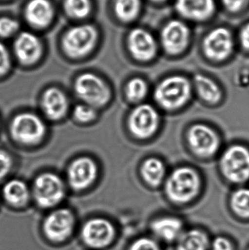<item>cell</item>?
<instances>
[{
    "label": "cell",
    "instance_id": "obj_1",
    "mask_svg": "<svg viewBox=\"0 0 249 250\" xmlns=\"http://www.w3.org/2000/svg\"><path fill=\"white\" fill-rule=\"evenodd\" d=\"M200 179L192 169L181 167L173 172L168 179L166 192L171 201L187 203L191 201L198 192Z\"/></svg>",
    "mask_w": 249,
    "mask_h": 250
},
{
    "label": "cell",
    "instance_id": "obj_2",
    "mask_svg": "<svg viewBox=\"0 0 249 250\" xmlns=\"http://www.w3.org/2000/svg\"><path fill=\"white\" fill-rule=\"evenodd\" d=\"M191 93L188 81L181 76H172L162 82L155 91V99L167 109H175L186 104Z\"/></svg>",
    "mask_w": 249,
    "mask_h": 250
},
{
    "label": "cell",
    "instance_id": "obj_3",
    "mask_svg": "<svg viewBox=\"0 0 249 250\" xmlns=\"http://www.w3.org/2000/svg\"><path fill=\"white\" fill-rule=\"evenodd\" d=\"M224 174L231 182L244 184L249 181V148L244 145L230 147L221 161Z\"/></svg>",
    "mask_w": 249,
    "mask_h": 250
},
{
    "label": "cell",
    "instance_id": "obj_4",
    "mask_svg": "<svg viewBox=\"0 0 249 250\" xmlns=\"http://www.w3.org/2000/svg\"><path fill=\"white\" fill-rule=\"evenodd\" d=\"M97 32L92 25H80L69 29L63 38V48L67 55L79 58L89 54L95 46Z\"/></svg>",
    "mask_w": 249,
    "mask_h": 250
},
{
    "label": "cell",
    "instance_id": "obj_5",
    "mask_svg": "<svg viewBox=\"0 0 249 250\" xmlns=\"http://www.w3.org/2000/svg\"><path fill=\"white\" fill-rule=\"evenodd\" d=\"M75 89L77 96L92 107L102 106L110 99L109 89L105 82L92 73L79 76Z\"/></svg>",
    "mask_w": 249,
    "mask_h": 250
},
{
    "label": "cell",
    "instance_id": "obj_6",
    "mask_svg": "<svg viewBox=\"0 0 249 250\" xmlns=\"http://www.w3.org/2000/svg\"><path fill=\"white\" fill-rule=\"evenodd\" d=\"M13 138L24 144L39 142L45 133L43 122L32 114H21L15 117L11 125Z\"/></svg>",
    "mask_w": 249,
    "mask_h": 250
},
{
    "label": "cell",
    "instance_id": "obj_7",
    "mask_svg": "<svg viewBox=\"0 0 249 250\" xmlns=\"http://www.w3.org/2000/svg\"><path fill=\"white\" fill-rule=\"evenodd\" d=\"M34 192L37 202L40 207H54L64 197V185L57 175L44 173L35 181Z\"/></svg>",
    "mask_w": 249,
    "mask_h": 250
},
{
    "label": "cell",
    "instance_id": "obj_8",
    "mask_svg": "<svg viewBox=\"0 0 249 250\" xmlns=\"http://www.w3.org/2000/svg\"><path fill=\"white\" fill-rule=\"evenodd\" d=\"M234 41L230 31L225 28L213 29L205 38L203 49L209 59L222 61L233 51Z\"/></svg>",
    "mask_w": 249,
    "mask_h": 250
},
{
    "label": "cell",
    "instance_id": "obj_9",
    "mask_svg": "<svg viewBox=\"0 0 249 250\" xmlns=\"http://www.w3.org/2000/svg\"><path fill=\"white\" fill-rule=\"evenodd\" d=\"M159 125V116L156 110L149 105L137 107L132 112L129 120L130 130L138 138H146L154 133Z\"/></svg>",
    "mask_w": 249,
    "mask_h": 250
},
{
    "label": "cell",
    "instance_id": "obj_10",
    "mask_svg": "<svg viewBox=\"0 0 249 250\" xmlns=\"http://www.w3.org/2000/svg\"><path fill=\"white\" fill-rule=\"evenodd\" d=\"M190 30L180 21H171L164 27L161 35L162 46L169 54H178L187 47Z\"/></svg>",
    "mask_w": 249,
    "mask_h": 250
},
{
    "label": "cell",
    "instance_id": "obj_11",
    "mask_svg": "<svg viewBox=\"0 0 249 250\" xmlns=\"http://www.w3.org/2000/svg\"><path fill=\"white\" fill-rule=\"evenodd\" d=\"M128 48L136 60L143 62L153 59L157 51V45L153 35L143 29H134L130 32Z\"/></svg>",
    "mask_w": 249,
    "mask_h": 250
},
{
    "label": "cell",
    "instance_id": "obj_12",
    "mask_svg": "<svg viewBox=\"0 0 249 250\" xmlns=\"http://www.w3.org/2000/svg\"><path fill=\"white\" fill-rule=\"evenodd\" d=\"M188 140L192 148L199 155H212L219 147L217 135L206 125L192 126L189 132Z\"/></svg>",
    "mask_w": 249,
    "mask_h": 250
},
{
    "label": "cell",
    "instance_id": "obj_13",
    "mask_svg": "<svg viewBox=\"0 0 249 250\" xmlns=\"http://www.w3.org/2000/svg\"><path fill=\"white\" fill-rule=\"evenodd\" d=\"M83 240L95 248H102L109 245L114 236V229L111 223L102 219L88 222L82 231Z\"/></svg>",
    "mask_w": 249,
    "mask_h": 250
},
{
    "label": "cell",
    "instance_id": "obj_14",
    "mask_svg": "<svg viewBox=\"0 0 249 250\" xmlns=\"http://www.w3.org/2000/svg\"><path fill=\"white\" fill-rule=\"evenodd\" d=\"M97 173L96 165L91 159L80 157L69 167L68 180L72 188L83 189L95 181Z\"/></svg>",
    "mask_w": 249,
    "mask_h": 250
},
{
    "label": "cell",
    "instance_id": "obj_15",
    "mask_svg": "<svg viewBox=\"0 0 249 250\" xmlns=\"http://www.w3.org/2000/svg\"><path fill=\"white\" fill-rule=\"evenodd\" d=\"M73 217L67 209H59L51 213L45 220V234L54 241H61L67 237L73 229Z\"/></svg>",
    "mask_w": 249,
    "mask_h": 250
},
{
    "label": "cell",
    "instance_id": "obj_16",
    "mask_svg": "<svg viewBox=\"0 0 249 250\" xmlns=\"http://www.w3.org/2000/svg\"><path fill=\"white\" fill-rule=\"evenodd\" d=\"M16 57L23 64H32L39 60L42 45L39 38L31 32H22L14 44Z\"/></svg>",
    "mask_w": 249,
    "mask_h": 250
},
{
    "label": "cell",
    "instance_id": "obj_17",
    "mask_svg": "<svg viewBox=\"0 0 249 250\" xmlns=\"http://www.w3.org/2000/svg\"><path fill=\"white\" fill-rule=\"evenodd\" d=\"M175 8L180 15L192 21L206 20L215 11L214 0H176Z\"/></svg>",
    "mask_w": 249,
    "mask_h": 250
},
{
    "label": "cell",
    "instance_id": "obj_18",
    "mask_svg": "<svg viewBox=\"0 0 249 250\" xmlns=\"http://www.w3.org/2000/svg\"><path fill=\"white\" fill-rule=\"evenodd\" d=\"M42 106L45 115L53 120L62 118L68 109V100L59 89L51 88L42 96Z\"/></svg>",
    "mask_w": 249,
    "mask_h": 250
},
{
    "label": "cell",
    "instance_id": "obj_19",
    "mask_svg": "<svg viewBox=\"0 0 249 250\" xmlns=\"http://www.w3.org/2000/svg\"><path fill=\"white\" fill-rule=\"evenodd\" d=\"M26 20L32 26L45 27L54 16V8L48 0H31L25 10Z\"/></svg>",
    "mask_w": 249,
    "mask_h": 250
},
{
    "label": "cell",
    "instance_id": "obj_20",
    "mask_svg": "<svg viewBox=\"0 0 249 250\" xmlns=\"http://www.w3.org/2000/svg\"><path fill=\"white\" fill-rule=\"evenodd\" d=\"M152 230L162 240L172 242L182 235V222L175 217H163L153 222Z\"/></svg>",
    "mask_w": 249,
    "mask_h": 250
},
{
    "label": "cell",
    "instance_id": "obj_21",
    "mask_svg": "<svg viewBox=\"0 0 249 250\" xmlns=\"http://www.w3.org/2000/svg\"><path fill=\"white\" fill-rule=\"evenodd\" d=\"M209 237L200 230H191L183 233L178 239V250H207Z\"/></svg>",
    "mask_w": 249,
    "mask_h": 250
},
{
    "label": "cell",
    "instance_id": "obj_22",
    "mask_svg": "<svg viewBox=\"0 0 249 250\" xmlns=\"http://www.w3.org/2000/svg\"><path fill=\"white\" fill-rule=\"evenodd\" d=\"M3 192L6 200L15 206L23 205L29 198V189L21 181H10L4 186Z\"/></svg>",
    "mask_w": 249,
    "mask_h": 250
},
{
    "label": "cell",
    "instance_id": "obj_23",
    "mask_svg": "<svg viewBox=\"0 0 249 250\" xmlns=\"http://www.w3.org/2000/svg\"><path fill=\"white\" fill-rule=\"evenodd\" d=\"M196 88L200 96L206 102L216 103L220 100L221 91L211 79L197 75L194 79Z\"/></svg>",
    "mask_w": 249,
    "mask_h": 250
},
{
    "label": "cell",
    "instance_id": "obj_24",
    "mask_svg": "<svg viewBox=\"0 0 249 250\" xmlns=\"http://www.w3.org/2000/svg\"><path fill=\"white\" fill-rule=\"evenodd\" d=\"M142 175L149 185L156 186L163 180L165 176V166L160 160L151 158L143 163L141 169Z\"/></svg>",
    "mask_w": 249,
    "mask_h": 250
},
{
    "label": "cell",
    "instance_id": "obj_25",
    "mask_svg": "<svg viewBox=\"0 0 249 250\" xmlns=\"http://www.w3.org/2000/svg\"><path fill=\"white\" fill-rule=\"evenodd\" d=\"M141 7L140 0H115L114 11L120 20L129 22L138 16Z\"/></svg>",
    "mask_w": 249,
    "mask_h": 250
},
{
    "label": "cell",
    "instance_id": "obj_26",
    "mask_svg": "<svg viewBox=\"0 0 249 250\" xmlns=\"http://www.w3.org/2000/svg\"><path fill=\"white\" fill-rule=\"evenodd\" d=\"M231 205L237 214L249 217V188H241L235 191L231 198Z\"/></svg>",
    "mask_w": 249,
    "mask_h": 250
},
{
    "label": "cell",
    "instance_id": "obj_27",
    "mask_svg": "<svg viewBox=\"0 0 249 250\" xmlns=\"http://www.w3.org/2000/svg\"><path fill=\"white\" fill-rule=\"evenodd\" d=\"M89 0H65L64 9L67 14L75 19H83L91 11Z\"/></svg>",
    "mask_w": 249,
    "mask_h": 250
},
{
    "label": "cell",
    "instance_id": "obj_28",
    "mask_svg": "<svg viewBox=\"0 0 249 250\" xmlns=\"http://www.w3.org/2000/svg\"><path fill=\"white\" fill-rule=\"evenodd\" d=\"M147 90V85L144 81L140 79H134L129 82L126 92L130 101L139 102L145 98Z\"/></svg>",
    "mask_w": 249,
    "mask_h": 250
},
{
    "label": "cell",
    "instance_id": "obj_29",
    "mask_svg": "<svg viewBox=\"0 0 249 250\" xmlns=\"http://www.w3.org/2000/svg\"><path fill=\"white\" fill-rule=\"evenodd\" d=\"M74 117L76 120L81 123H87L95 118L96 113L94 107L87 104H80L75 108Z\"/></svg>",
    "mask_w": 249,
    "mask_h": 250
},
{
    "label": "cell",
    "instance_id": "obj_30",
    "mask_svg": "<svg viewBox=\"0 0 249 250\" xmlns=\"http://www.w3.org/2000/svg\"><path fill=\"white\" fill-rule=\"evenodd\" d=\"M19 29L17 21L11 18H0V37L9 38L14 35Z\"/></svg>",
    "mask_w": 249,
    "mask_h": 250
},
{
    "label": "cell",
    "instance_id": "obj_31",
    "mask_svg": "<svg viewBox=\"0 0 249 250\" xmlns=\"http://www.w3.org/2000/svg\"><path fill=\"white\" fill-rule=\"evenodd\" d=\"M130 250H159L154 241L148 238L137 239L130 247Z\"/></svg>",
    "mask_w": 249,
    "mask_h": 250
},
{
    "label": "cell",
    "instance_id": "obj_32",
    "mask_svg": "<svg viewBox=\"0 0 249 250\" xmlns=\"http://www.w3.org/2000/svg\"><path fill=\"white\" fill-rule=\"evenodd\" d=\"M10 59L7 48L0 42V76L7 73L10 68Z\"/></svg>",
    "mask_w": 249,
    "mask_h": 250
},
{
    "label": "cell",
    "instance_id": "obj_33",
    "mask_svg": "<svg viewBox=\"0 0 249 250\" xmlns=\"http://www.w3.org/2000/svg\"><path fill=\"white\" fill-rule=\"evenodd\" d=\"M225 7L232 13H238L247 7L249 0H222Z\"/></svg>",
    "mask_w": 249,
    "mask_h": 250
},
{
    "label": "cell",
    "instance_id": "obj_34",
    "mask_svg": "<svg viewBox=\"0 0 249 250\" xmlns=\"http://www.w3.org/2000/svg\"><path fill=\"white\" fill-rule=\"evenodd\" d=\"M12 166V160L7 153L0 150V179L5 176Z\"/></svg>",
    "mask_w": 249,
    "mask_h": 250
},
{
    "label": "cell",
    "instance_id": "obj_35",
    "mask_svg": "<svg viewBox=\"0 0 249 250\" xmlns=\"http://www.w3.org/2000/svg\"><path fill=\"white\" fill-rule=\"evenodd\" d=\"M213 250H234V247L229 239L225 237H218L212 244Z\"/></svg>",
    "mask_w": 249,
    "mask_h": 250
},
{
    "label": "cell",
    "instance_id": "obj_36",
    "mask_svg": "<svg viewBox=\"0 0 249 250\" xmlns=\"http://www.w3.org/2000/svg\"><path fill=\"white\" fill-rule=\"evenodd\" d=\"M240 42L244 50L249 52V22L241 29Z\"/></svg>",
    "mask_w": 249,
    "mask_h": 250
},
{
    "label": "cell",
    "instance_id": "obj_37",
    "mask_svg": "<svg viewBox=\"0 0 249 250\" xmlns=\"http://www.w3.org/2000/svg\"><path fill=\"white\" fill-rule=\"evenodd\" d=\"M153 1H157V2H160V1H165V0H153Z\"/></svg>",
    "mask_w": 249,
    "mask_h": 250
}]
</instances>
